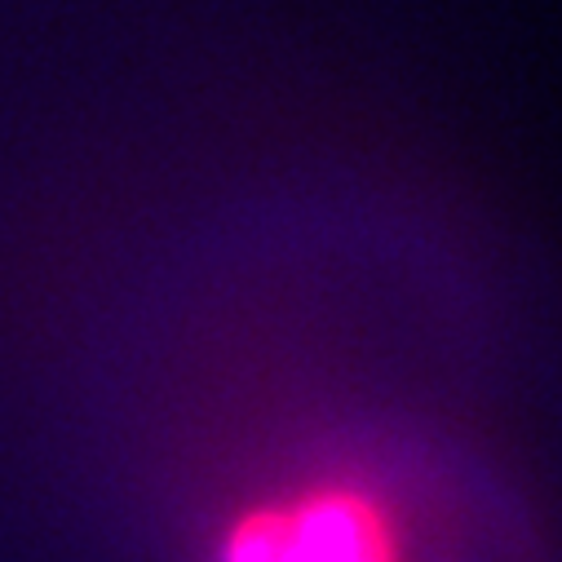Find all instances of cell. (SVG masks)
Listing matches in <instances>:
<instances>
[{"mask_svg":"<svg viewBox=\"0 0 562 562\" xmlns=\"http://www.w3.org/2000/svg\"><path fill=\"white\" fill-rule=\"evenodd\" d=\"M222 562H398V549L376 501L324 487L235 522Z\"/></svg>","mask_w":562,"mask_h":562,"instance_id":"1","label":"cell"}]
</instances>
